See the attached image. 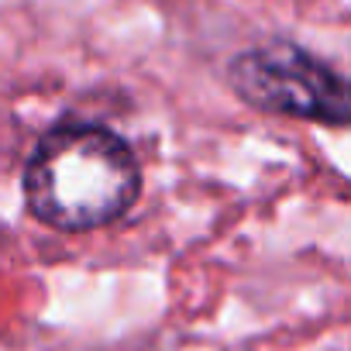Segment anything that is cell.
<instances>
[{
	"instance_id": "6da1fadb",
	"label": "cell",
	"mask_w": 351,
	"mask_h": 351,
	"mask_svg": "<svg viewBox=\"0 0 351 351\" xmlns=\"http://www.w3.org/2000/svg\"><path fill=\"white\" fill-rule=\"evenodd\" d=\"M141 190L134 152L104 124L52 128L28 158V210L56 231H93L131 210Z\"/></svg>"
},
{
	"instance_id": "7a4b0ae2",
	"label": "cell",
	"mask_w": 351,
	"mask_h": 351,
	"mask_svg": "<svg viewBox=\"0 0 351 351\" xmlns=\"http://www.w3.org/2000/svg\"><path fill=\"white\" fill-rule=\"evenodd\" d=\"M228 80L234 93L258 110L351 128V80L293 42H269L234 56Z\"/></svg>"
}]
</instances>
